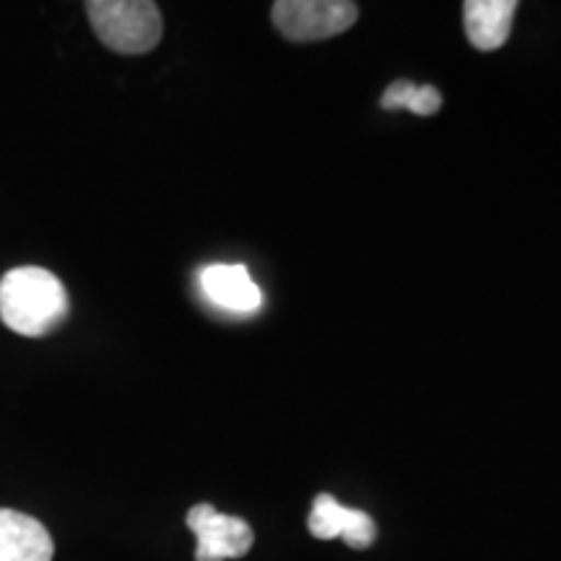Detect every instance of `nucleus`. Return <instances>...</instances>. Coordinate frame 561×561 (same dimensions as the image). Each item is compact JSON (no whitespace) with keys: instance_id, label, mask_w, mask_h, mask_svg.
<instances>
[{"instance_id":"nucleus-7","label":"nucleus","mask_w":561,"mask_h":561,"mask_svg":"<svg viewBox=\"0 0 561 561\" xmlns=\"http://www.w3.org/2000/svg\"><path fill=\"white\" fill-rule=\"evenodd\" d=\"M515 11V0H468L462 5V19H466V34L476 50H500L510 39Z\"/></svg>"},{"instance_id":"nucleus-10","label":"nucleus","mask_w":561,"mask_h":561,"mask_svg":"<svg viewBox=\"0 0 561 561\" xmlns=\"http://www.w3.org/2000/svg\"><path fill=\"white\" fill-rule=\"evenodd\" d=\"M341 538L351 546V549H369V546L375 543V538H377V525L367 515V512L351 510L346 528H343Z\"/></svg>"},{"instance_id":"nucleus-9","label":"nucleus","mask_w":561,"mask_h":561,"mask_svg":"<svg viewBox=\"0 0 561 561\" xmlns=\"http://www.w3.org/2000/svg\"><path fill=\"white\" fill-rule=\"evenodd\" d=\"M348 512L351 510L339 504V500H333L331 494H320L312 504L307 525H310V533L314 538H320V541H333V538H339L343 528H346Z\"/></svg>"},{"instance_id":"nucleus-1","label":"nucleus","mask_w":561,"mask_h":561,"mask_svg":"<svg viewBox=\"0 0 561 561\" xmlns=\"http://www.w3.org/2000/svg\"><path fill=\"white\" fill-rule=\"evenodd\" d=\"M68 318L62 280L39 265L13 268L0 278V320L26 339L53 333Z\"/></svg>"},{"instance_id":"nucleus-2","label":"nucleus","mask_w":561,"mask_h":561,"mask_svg":"<svg viewBox=\"0 0 561 561\" xmlns=\"http://www.w3.org/2000/svg\"><path fill=\"white\" fill-rule=\"evenodd\" d=\"M91 26L102 45L121 55H144L159 45L164 21L151 0H91Z\"/></svg>"},{"instance_id":"nucleus-8","label":"nucleus","mask_w":561,"mask_h":561,"mask_svg":"<svg viewBox=\"0 0 561 561\" xmlns=\"http://www.w3.org/2000/svg\"><path fill=\"white\" fill-rule=\"evenodd\" d=\"M385 110H411L413 115L430 117L442 107V94L434 87H416L411 81H396L382 94Z\"/></svg>"},{"instance_id":"nucleus-5","label":"nucleus","mask_w":561,"mask_h":561,"mask_svg":"<svg viewBox=\"0 0 561 561\" xmlns=\"http://www.w3.org/2000/svg\"><path fill=\"white\" fill-rule=\"evenodd\" d=\"M201 289L221 310L234 314H250L261 310V286L252 280L244 265L214 263L201 271Z\"/></svg>"},{"instance_id":"nucleus-3","label":"nucleus","mask_w":561,"mask_h":561,"mask_svg":"<svg viewBox=\"0 0 561 561\" xmlns=\"http://www.w3.org/2000/svg\"><path fill=\"white\" fill-rule=\"evenodd\" d=\"M271 16L286 39L320 42L351 30L359 19V9L348 0H278Z\"/></svg>"},{"instance_id":"nucleus-6","label":"nucleus","mask_w":561,"mask_h":561,"mask_svg":"<svg viewBox=\"0 0 561 561\" xmlns=\"http://www.w3.org/2000/svg\"><path fill=\"white\" fill-rule=\"evenodd\" d=\"M55 543L37 517L0 510V561H53Z\"/></svg>"},{"instance_id":"nucleus-4","label":"nucleus","mask_w":561,"mask_h":561,"mask_svg":"<svg viewBox=\"0 0 561 561\" xmlns=\"http://www.w3.org/2000/svg\"><path fill=\"white\" fill-rule=\"evenodd\" d=\"M187 528L198 538L195 561L242 559L255 543V533L242 517L221 515L210 504H195L187 512Z\"/></svg>"}]
</instances>
